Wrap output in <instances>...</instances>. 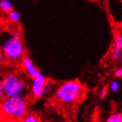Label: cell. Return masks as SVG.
Returning <instances> with one entry per match:
<instances>
[{
  "mask_svg": "<svg viewBox=\"0 0 122 122\" xmlns=\"http://www.w3.org/2000/svg\"><path fill=\"white\" fill-rule=\"evenodd\" d=\"M107 92H108V90H107V88H104V89L102 90V92H101V94H100V96H101L102 98H104L107 96Z\"/></svg>",
  "mask_w": 122,
  "mask_h": 122,
  "instance_id": "ac0fdd59",
  "label": "cell"
},
{
  "mask_svg": "<svg viewBox=\"0 0 122 122\" xmlns=\"http://www.w3.org/2000/svg\"><path fill=\"white\" fill-rule=\"evenodd\" d=\"M0 46L5 57L11 62H17L24 57L25 49L22 41L12 36L10 32L3 31L0 34Z\"/></svg>",
  "mask_w": 122,
  "mask_h": 122,
  "instance_id": "7a4b0ae2",
  "label": "cell"
},
{
  "mask_svg": "<svg viewBox=\"0 0 122 122\" xmlns=\"http://www.w3.org/2000/svg\"><path fill=\"white\" fill-rule=\"evenodd\" d=\"M121 58V51L116 48H113L112 52V59L114 61H118Z\"/></svg>",
  "mask_w": 122,
  "mask_h": 122,
  "instance_id": "5bb4252c",
  "label": "cell"
},
{
  "mask_svg": "<svg viewBox=\"0 0 122 122\" xmlns=\"http://www.w3.org/2000/svg\"><path fill=\"white\" fill-rule=\"evenodd\" d=\"M47 81V78L41 73H40L36 77L32 78V82L30 85V92L33 97L36 98H41L43 88H44Z\"/></svg>",
  "mask_w": 122,
  "mask_h": 122,
  "instance_id": "5b68a950",
  "label": "cell"
},
{
  "mask_svg": "<svg viewBox=\"0 0 122 122\" xmlns=\"http://www.w3.org/2000/svg\"><path fill=\"white\" fill-rule=\"evenodd\" d=\"M10 33L13 37H15L16 39H21V33L18 29H14V28H13L10 31Z\"/></svg>",
  "mask_w": 122,
  "mask_h": 122,
  "instance_id": "9a60e30c",
  "label": "cell"
},
{
  "mask_svg": "<svg viewBox=\"0 0 122 122\" xmlns=\"http://www.w3.org/2000/svg\"><path fill=\"white\" fill-rule=\"evenodd\" d=\"M113 48L122 50V33H117L114 37Z\"/></svg>",
  "mask_w": 122,
  "mask_h": 122,
  "instance_id": "8fae6325",
  "label": "cell"
},
{
  "mask_svg": "<svg viewBox=\"0 0 122 122\" xmlns=\"http://www.w3.org/2000/svg\"><path fill=\"white\" fill-rule=\"evenodd\" d=\"M0 10L9 13L13 10V5L10 0H0Z\"/></svg>",
  "mask_w": 122,
  "mask_h": 122,
  "instance_id": "52a82bcc",
  "label": "cell"
},
{
  "mask_svg": "<svg viewBox=\"0 0 122 122\" xmlns=\"http://www.w3.org/2000/svg\"><path fill=\"white\" fill-rule=\"evenodd\" d=\"M4 97H5V92L3 89V83H2V79L0 78V100H2Z\"/></svg>",
  "mask_w": 122,
  "mask_h": 122,
  "instance_id": "e0dca14e",
  "label": "cell"
},
{
  "mask_svg": "<svg viewBox=\"0 0 122 122\" xmlns=\"http://www.w3.org/2000/svg\"><path fill=\"white\" fill-rule=\"evenodd\" d=\"M3 89L5 97L25 98L26 84L25 81L15 73H8L2 78Z\"/></svg>",
  "mask_w": 122,
  "mask_h": 122,
  "instance_id": "277c9868",
  "label": "cell"
},
{
  "mask_svg": "<svg viewBox=\"0 0 122 122\" xmlns=\"http://www.w3.org/2000/svg\"><path fill=\"white\" fill-rule=\"evenodd\" d=\"M121 85L120 83L118 80H113L110 82V85H109V89L110 91H112V92H116L120 90Z\"/></svg>",
  "mask_w": 122,
  "mask_h": 122,
  "instance_id": "4fadbf2b",
  "label": "cell"
},
{
  "mask_svg": "<svg viewBox=\"0 0 122 122\" xmlns=\"http://www.w3.org/2000/svg\"><path fill=\"white\" fill-rule=\"evenodd\" d=\"M84 85L78 80H70L61 84L55 90L53 97L63 105H73L79 102L84 95Z\"/></svg>",
  "mask_w": 122,
  "mask_h": 122,
  "instance_id": "6da1fadb",
  "label": "cell"
},
{
  "mask_svg": "<svg viewBox=\"0 0 122 122\" xmlns=\"http://www.w3.org/2000/svg\"><path fill=\"white\" fill-rule=\"evenodd\" d=\"M53 88H54V84L51 81H47L45 85L44 88H43L41 98H45V97H47V96H49L52 92Z\"/></svg>",
  "mask_w": 122,
  "mask_h": 122,
  "instance_id": "ba28073f",
  "label": "cell"
},
{
  "mask_svg": "<svg viewBox=\"0 0 122 122\" xmlns=\"http://www.w3.org/2000/svg\"><path fill=\"white\" fill-rule=\"evenodd\" d=\"M21 65H22V67L27 76L32 78L36 77L41 73L29 57H23L22 59H21Z\"/></svg>",
  "mask_w": 122,
  "mask_h": 122,
  "instance_id": "8992f818",
  "label": "cell"
},
{
  "mask_svg": "<svg viewBox=\"0 0 122 122\" xmlns=\"http://www.w3.org/2000/svg\"><path fill=\"white\" fill-rule=\"evenodd\" d=\"M21 13L16 10H12L8 13V19L13 23H17L21 20Z\"/></svg>",
  "mask_w": 122,
  "mask_h": 122,
  "instance_id": "9c48e42d",
  "label": "cell"
},
{
  "mask_svg": "<svg viewBox=\"0 0 122 122\" xmlns=\"http://www.w3.org/2000/svg\"><path fill=\"white\" fill-rule=\"evenodd\" d=\"M4 57H5V56H4L3 51H2V49L1 46H0V64L2 62Z\"/></svg>",
  "mask_w": 122,
  "mask_h": 122,
  "instance_id": "d6986e66",
  "label": "cell"
},
{
  "mask_svg": "<svg viewBox=\"0 0 122 122\" xmlns=\"http://www.w3.org/2000/svg\"><path fill=\"white\" fill-rule=\"evenodd\" d=\"M106 122H122V113L113 112L107 118Z\"/></svg>",
  "mask_w": 122,
  "mask_h": 122,
  "instance_id": "7c38bea8",
  "label": "cell"
},
{
  "mask_svg": "<svg viewBox=\"0 0 122 122\" xmlns=\"http://www.w3.org/2000/svg\"><path fill=\"white\" fill-rule=\"evenodd\" d=\"M114 76L116 78H122V67H118L114 71Z\"/></svg>",
  "mask_w": 122,
  "mask_h": 122,
  "instance_id": "2e32d148",
  "label": "cell"
},
{
  "mask_svg": "<svg viewBox=\"0 0 122 122\" xmlns=\"http://www.w3.org/2000/svg\"><path fill=\"white\" fill-rule=\"evenodd\" d=\"M0 108L7 117L19 120L27 114L28 104L25 98L5 97L0 104Z\"/></svg>",
  "mask_w": 122,
  "mask_h": 122,
  "instance_id": "3957f363",
  "label": "cell"
},
{
  "mask_svg": "<svg viewBox=\"0 0 122 122\" xmlns=\"http://www.w3.org/2000/svg\"><path fill=\"white\" fill-rule=\"evenodd\" d=\"M21 120V122H40L39 118L33 113H27Z\"/></svg>",
  "mask_w": 122,
  "mask_h": 122,
  "instance_id": "30bf717a",
  "label": "cell"
},
{
  "mask_svg": "<svg viewBox=\"0 0 122 122\" xmlns=\"http://www.w3.org/2000/svg\"><path fill=\"white\" fill-rule=\"evenodd\" d=\"M51 122H58V121H51Z\"/></svg>",
  "mask_w": 122,
  "mask_h": 122,
  "instance_id": "ffe728a7",
  "label": "cell"
}]
</instances>
